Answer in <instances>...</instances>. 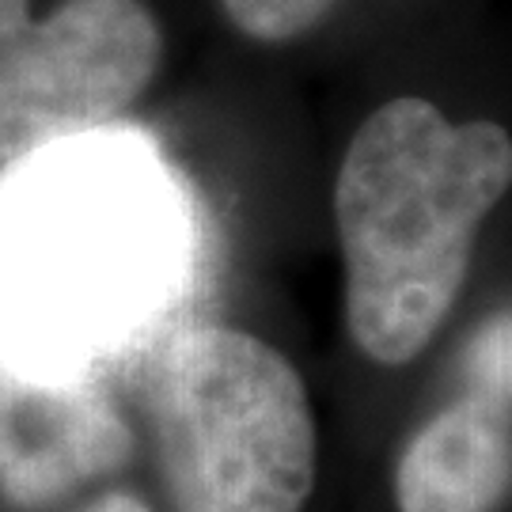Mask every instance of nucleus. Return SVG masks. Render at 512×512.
I'll use <instances>...</instances> for the list:
<instances>
[{
	"mask_svg": "<svg viewBox=\"0 0 512 512\" xmlns=\"http://www.w3.org/2000/svg\"><path fill=\"white\" fill-rule=\"evenodd\" d=\"M198 224L137 129L103 126L0 171V353L84 376L183 304Z\"/></svg>",
	"mask_w": 512,
	"mask_h": 512,
	"instance_id": "nucleus-1",
	"label": "nucleus"
},
{
	"mask_svg": "<svg viewBox=\"0 0 512 512\" xmlns=\"http://www.w3.org/2000/svg\"><path fill=\"white\" fill-rule=\"evenodd\" d=\"M512 183V137L452 126L425 99H391L353 133L334 186L353 342L380 365L414 361L467 277L482 217Z\"/></svg>",
	"mask_w": 512,
	"mask_h": 512,
	"instance_id": "nucleus-2",
	"label": "nucleus"
},
{
	"mask_svg": "<svg viewBox=\"0 0 512 512\" xmlns=\"http://www.w3.org/2000/svg\"><path fill=\"white\" fill-rule=\"evenodd\" d=\"M152 440L171 512H300L315 486L304 380L243 330L198 327L164 349Z\"/></svg>",
	"mask_w": 512,
	"mask_h": 512,
	"instance_id": "nucleus-3",
	"label": "nucleus"
},
{
	"mask_svg": "<svg viewBox=\"0 0 512 512\" xmlns=\"http://www.w3.org/2000/svg\"><path fill=\"white\" fill-rule=\"evenodd\" d=\"M160 57L164 35L141 0H65L0 54V164L110 126Z\"/></svg>",
	"mask_w": 512,
	"mask_h": 512,
	"instance_id": "nucleus-4",
	"label": "nucleus"
},
{
	"mask_svg": "<svg viewBox=\"0 0 512 512\" xmlns=\"http://www.w3.org/2000/svg\"><path fill=\"white\" fill-rule=\"evenodd\" d=\"M126 456V429L84 376L42 372L0 353V490L50 505Z\"/></svg>",
	"mask_w": 512,
	"mask_h": 512,
	"instance_id": "nucleus-5",
	"label": "nucleus"
},
{
	"mask_svg": "<svg viewBox=\"0 0 512 512\" xmlns=\"http://www.w3.org/2000/svg\"><path fill=\"white\" fill-rule=\"evenodd\" d=\"M512 486V418L471 395L429 421L399 459V512H494Z\"/></svg>",
	"mask_w": 512,
	"mask_h": 512,
	"instance_id": "nucleus-6",
	"label": "nucleus"
},
{
	"mask_svg": "<svg viewBox=\"0 0 512 512\" xmlns=\"http://www.w3.org/2000/svg\"><path fill=\"white\" fill-rule=\"evenodd\" d=\"M330 8L334 0H224L232 23L258 42H289L304 35Z\"/></svg>",
	"mask_w": 512,
	"mask_h": 512,
	"instance_id": "nucleus-7",
	"label": "nucleus"
},
{
	"mask_svg": "<svg viewBox=\"0 0 512 512\" xmlns=\"http://www.w3.org/2000/svg\"><path fill=\"white\" fill-rule=\"evenodd\" d=\"M467 376L475 384V395L512 403V315H501L478 330L467 353Z\"/></svg>",
	"mask_w": 512,
	"mask_h": 512,
	"instance_id": "nucleus-8",
	"label": "nucleus"
},
{
	"mask_svg": "<svg viewBox=\"0 0 512 512\" xmlns=\"http://www.w3.org/2000/svg\"><path fill=\"white\" fill-rule=\"evenodd\" d=\"M31 27V0H0V54Z\"/></svg>",
	"mask_w": 512,
	"mask_h": 512,
	"instance_id": "nucleus-9",
	"label": "nucleus"
},
{
	"mask_svg": "<svg viewBox=\"0 0 512 512\" xmlns=\"http://www.w3.org/2000/svg\"><path fill=\"white\" fill-rule=\"evenodd\" d=\"M76 512H152V509L133 494H103L95 497V501H88V505H80Z\"/></svg>",
	"mask_w": 512,
	"mask_h": 512,
	"instance_id": "nucleus-10",
	"label": "nucleus"
}]
</instances>
